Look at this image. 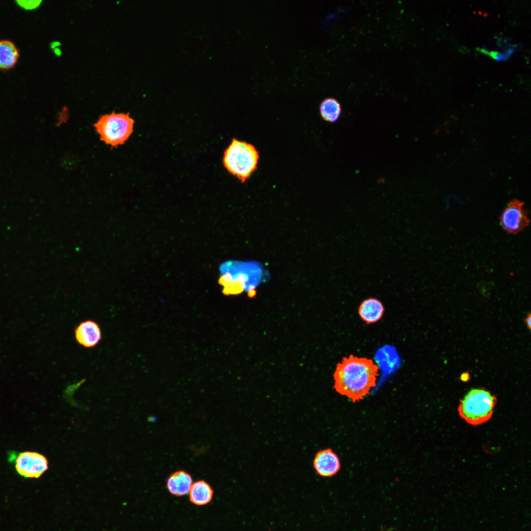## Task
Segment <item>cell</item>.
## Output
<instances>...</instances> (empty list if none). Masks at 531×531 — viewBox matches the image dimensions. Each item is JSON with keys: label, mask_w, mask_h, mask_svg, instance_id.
<instances>
[{"label": "cell", "mask_w": 531, "mask_h": 531, "mask_svg": "<svg viewBox=\"0 0 531 531\" xmlns=\"http://www.w3.org/2000/svg\"><path fill=\"white\" fill-rule=\"evenodd\" d=\"M134 120L129 114L115 112L100 117L94 124L102 141L112 147L123 145L133 132Z\"/></svg>", "instance_id": "cell-5"}, {"label": "cell", "mask_w": 531, "mask_h": 531, "mask_svg": "<svg viewBox=\"0 0 531 531\" xmlns=\"http://www.w3.org/2000/svg\"><path fill=\"white\" fill-rule=\"evenodd\" d=\"M256 263L228 262L221 265L220 283L228 294H236L245 291L252 296L255 289L261 282V266Z\"/></svg>", "instance_id": "cell-2"}, {"label": "cell", "mask_w": 531, "mask_h": 531, "mask_svg": "<svg viewBox=\"0 0 531 531\" xmlns=\"http://www.w3.org/2000/svg\"><path fill=\"white\" fill-rule=\"evenodd\" d=\"M523 202L514 200L510 201L500 216V224L507 232L517 235L527 228L530 221L528 212L523 207Z\"/></svg>", "instance_id": "cell-7"}, {"label": "cell", "mask_w": 531, "mask_h": 531, "mask_svg": "<svg viewBox=\"0 0 531 531\" xmlns=\"http://www.w3.org/2000/svg\"><path fill=\"white\" fill-rule=\"evenodd\" d=\"M17 473L25 478H37L48 468L46 457L37 452L26 451L19 453L14 459Z\"/></svg>", "instance_id": "cell-6"}, {"label": "cell", "mask_w": 531, "mask_h": 531, "mask_svg": "<svg viewBox=\"0 0 531 531\" xmlns=\"http://www.w3.org/2000/svg\"><path fill=\"white\" fill-rule=\"evenodd\" d=\"M313 467L318 475L327 477L335 475L339 471L341 464L337 454L331 449L327 448L317 453Z\"/></svg>", "instance_id": "cell-8"}, {"label": "cell", "mask_w": 531, "mask_h": 531, "mask_svg": "<svg viewBox=\"0 0 531 531\" xmlns=\"http://www.w3.org/2000/svg\"><path fill=\"white\" fill-rule=\"evenodd\" d=\"M192 484L191 475L184 471L179 470L173 472L168 478L166 487L172 495L183 496L189 492Z\"/></svg>", "instance_id": "cell-10"}, {"label": "cell", "mask_w": 531, "mask_h": 531, "mask_svg": "<svg viewBox=\"0 0 531 531\" xmlns=\"http://www.w3.org/2000/svg\"><path fill=\"white\" fill-rule=\"evenodd\" d=\"M19 57V50L12 42L7 40L0 41V69L13 67Z\"/></svg>", "instance_id": "cell-13"}, {"label": "cell", "mask_w": 531, "mask_h": 531, "mask_svg": "<svg viewBox=\"0 0 531 531\" xmlns=\"http://www.w3.org/2000/svg\"><path fill=\"white\" fill-rule=\"evenodd\" d=\"M190 502L197 505H203L211 501L214 491L206 481L200 480L193 483L189 491Z\"/></svg>", "instance_id": "cell-12"}, {"label": "cell", "mask_w": 531, "mask_h": 531, "mask_svg": "<svg viewBox=\"0 0 531 531\" xmlns=\"http://www.w3.org/2000/svg\"><path fill=\"white\" fill-rule=\"evenodd\" d=\"M531 314L529 313L528 314V315L527 316V317L525 318V322H526V323L527 324V326H528V328H529V329L530 330H531Z\"/></svg>", "instance_id": "cell-16"}, {"label": "cell", "mask_w": 531, "mask_h": 531, "mask_svg": "<svg viewBox=\"0 0 531 531\" xmlns=\"http://www.w3.org/2000/svg\"><path fill=\"white\" fill-rule=\"evenodd\" d=\"M460 380L462 382H467L470 380V374L469 372L462 373L460 376Z\"/></svg>", "instance_id": "cell-15"}, {"label": "cell", "mask_w": 531, "mask_h": 531, "mask_svg": "<svg viewBox=\"0 0 531 531\" xmlns=\"http://www.w3.org/2000/svg\"><path fill=\"white\" fill-rule=\"evenodd\" d=\"M384 308L378 299L370 297L364 300L360 304L358 314L367 324L375 323L383 316Z\"/></svg>", "instance_id": "cell-11"}, {"label": "cell", "mask_w": 531, "mask_h": 531, "mask_svg": "<svg viewBox=\"0 0 531 531\" xmlns=\"http://www.w3.org/2000/svg\"><path fill=\"white\" fill-rule=\"evenodd\" d=\"M319 109L323 119L331 123L337 121L342 113L340 102L332 97L324 99L321 103Z\"/></svg>", "instance_id": "cell-14"}, {"label": "cell", "mask_w": 531, "mask_h": 531, "mask_svg": "<svg viewBox=\"0 0 531 531\" xmlns=\"http://www.w3.org/2000/svg\"><path fill=\"white\" fill-rule=\"evenodd\" d=\"M259 158L253 145L233 139L224 152L223 162L230 173L244 182L257 169Z\"/></svg>", "instance_id": "cell-3"}, {"label": "cell", "mask_w": 531, "mask_h": 531, "mask_svg": "<svg viewBox=\"0 0 531 531\" xmlns=\"http://www.w3.org/2000/svg\"><path fill=\"white\" fill-rule=\"evenodd\" d=\"M74 334L78 343L86 348L96 346L102 338V332L99 325L91 320L81 322L75 328Z\"/></svg>", "instance_id": "cell-9"}, {"label": "cell", "mask_w": 531, "mask_h": 531, "mask_svg": "<svg viewBox=\"0 0 531 531\" xmlns=\"http://www.w3.org/2000/svg\"><path fill=\"white\" fill-rule=\"evenodd\" d=\"M379 376V367L372 359L351 354L337 364L334 388L353 402H359L376 386Z\"/></svg>", "instance_id": "cell-1"}, {"label": "cell", "mask_w": 531, "mask_h": 531, "mask_svg": "<svg viewBox=\"0 0 531 531\" xmlns=\"http://www.w3.org/2000/svg\"><path fill=\"white\" fill-rule=\"evenodd\" d=\"M497 401L496 397L488 391L472 389L460 400L458 411L468 423L480 425L491 418Z\"/></svg>", "instance_id": "cell-4"}]
</instances>
